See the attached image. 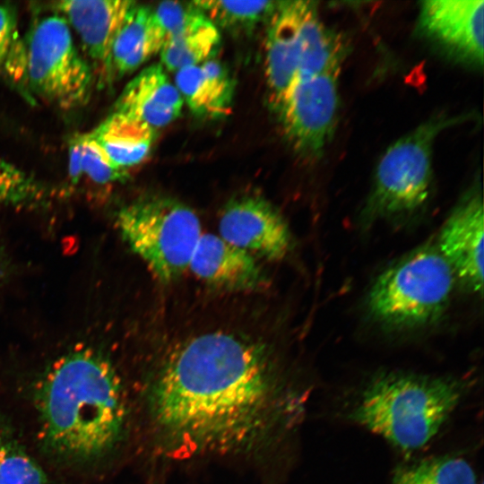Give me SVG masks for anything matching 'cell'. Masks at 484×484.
<instances>
[{"mask_svg": "<svg viewBox=\"0 0 484 484\" xmlns=\"http://www.w3.org/2000/svg\"><path fill=\"white\" fill-rule=\"evenodd\" d=\"M283 403L266 349L226 331L179 344L150 392L154 427L177 456L248 451L271 434Z\"/></svg>", "mask_w": 484, "mask_h": 484, "instance_id": "cell-1", "label": "cell"}, {"mask_svg": "<svg viewBox=\"0 0 484 484\" xmlns=\"http://www.w3.org/2000/svg\"><path fill=\"white\" fill-rule=\"evenodd\" d=\"M39 435L62 462L91 464L120 443L127 407L120 377L101 351L75 347L55 359L35 387Z\"/></svg>", "mask_w": 484, "mask_h": 484, "instance_id": "cell-2", "label": "cell"}, {"mask_svg": "<svg viewBox=\"0 0 484 484\" xmlns=\"http://www.w3.org/2000/svg\"><path fill=\"white\" fill-rule=\"evenodd\" d=\"M466 393L456 378L385 372L365 385L349 418L397 448L414 451L437 435Z\"/></svg>", "mask_w": 484, "mask_h": 484, "instance_id": "cell-3", "label": "cell"}, {"mask_svg": "<svg viewBox=\"0 0 484 484\" xmlns=\"http://www.w3.org/2000/svg\"><path fill=\"white\" fill-rule=\"evenodd\" d=\"M454 280L437 246L425 245L378 275L367 295V309L375 321L390 329L431 325L448 307Z\"/></svg>", "mask_w": 484, "mask_h": 484, "instance_id": "cell-4", "label": "cell"}, {"mask_svg": "<svg viewBox=\"0 0 484 484\" xmlns=\"http://www.w3.org/2000/svg\"><path fill=\"white\" fill-rule=\"evenodd\" d=\"M463 120L434 116L385 151L365 206L367 220L404 219L427 204L432 190L434 143L444 130Z\"/></svg>", "mask_w": 484, "mask_h": 484, "instance_id": "cell-5", "label": "cell"}, {"mask_svg": "<svg viewBox=\"0 0 484 484\" xmlns=\"http://www.w3.org/2000/svg\"><path fill=\"white\" fill-rule=\"evenodd\" d=\"M116 222L132 251L166 283L176 281L189 268L202 236L194 212L164 196L146 197L125 205L118 211Z\"/></svg>", "mask_w": 484, "mask_h": 484, "instance_id": "cell-6", "label": "cell"}, {"mask_svg": "<svg viewBox=\"0 0 484 484\" xmlns=\"http://www.w3.org/2000/svg\"><path fill=\"white\" fill-rule=\"evenodd\" d=\"M25 47L29 91L64 110L89 101L94 74L77 50L64 17L54 13L39 19L30 29Z\"/></svg>", "mask_w": 484, "mask_h": 484, "instance_id": "cell-7", "label": "cell"}, {"mask_svg": "<svg viewBox=\"0 0 484 484\" xmlns=\"http://www.w3.org/2000/svg\"><path fill=\"white\" fill-rule=\"evenodd\" d=\"M340 72L295 78L276 111L292 147L306 158H319L333 135Z\"/></svg>", "mask_w": 484, "mask_h": 484, "instance_id": "cell-8", "label": "cell"}, {"mask_svg": "<svg viewBox=\"0 0 484 484\" xmlns=\"http://www.w3.org/2000/svg\"><path fill=\"white\" fill-rule=\"evenodd\" d=\"M318 7L312 1H281L268 19L264 70L269 102L277 111L295 80L309 24Z\"/></svg>", "mask_w": 484, "mask_h": 484, "instance_id": "cell-9", "label": "cell"}, {"mask_svg": "<svg viewBox=\"0 0 484 484\" xmlns=\"http://www.w3.org/2000/svg\"><path fill=\"white\" fill-rule=\"evenodd\" d=\"M484 2L428 0L420 4L419 30L455 61L483 65Z\"/></svg>", "mask_w": 484, "mask_h": 484, "instance_id": "cell-10", "label": "cell"}, {"mask_svg": "<svg viewBox=\"0 0 484 484\" xmlns=\"http://www.w3.org/2000/svg\"><path fill=\"white\" fill-rule=\"evenodd\" d=\"M220 237L228 243L268 260L283 258L290 248L287 223L276 208L259 195L230 200L219 221Z\"/></svg>", "mask_w": 484, "mask_h": 484, "instance_id": "cell-11", "label": "cell"}, {"mask_svg": "<svg viewBox=\"0 0 484 484\" xmlns=\"http://www.w3.org/2000/svg\"><path fill=\"white\" fill-rule=\"evenodd\" d=\"M134 4L127 0H73L55 2L50 7L78 34L99 83L112 80V47Z\"/></svg>", "mask_w": 484, "mask_h": 484, "instance_id": "cell-12", "label": "cell"}, {"mask_svg": "<svg viewBox=\"0 0 484 484\" xmlns=\"http://www.w3.org/2000/svg\"><path fill=\"white\" fill-rule=\"evenodd\" d=\"M483 202L475 187L462 199L443 226L437 248L471 290L483 289Z\"/></svg>", "mask_w": 484, "mask_h": 484, "instance_id": "cell-13", "label": "cell"}, {"mask_svg": "<svg viewBox=\"0 0 484 484\" xmlns=\"http://www.w3.org/2000/svg\"><path fill=\"white\" fill-rule=\"evenodd\" d=\"M188 269L205 283L225 290H255L265 283L254 255L214 234H202Z\"/></svg>", "mask_w": 484, "mask_h": 484, "instance_id": "cell-14", "label": "cell"}, {"mask_svg": "<svg viewBox=\"0 0 484 484\" xmlns=\"http://www.w3.org/2000/svg\"><path fill=\"white\" fill-rule=\"evenodd\" d=\"M183 103L163 66L155 64L143 68L126 84L113 111L156 129L174 121L180 115Z\"/></svg>", "mask_w": 484, "mask_h": 484, "instance_id": "cell-15", "label": "cell"}, {"mask_svg": "<svg viewBox=\"0 0 484 484\" xmlns=\"http://www.w3.org/2000/svg\"><path fill=\"white\" fill-rule=\"evenodd\" d=\"M176 87L183 101L198 117H220L230 108L233 79L224 65L215 59L178 70Z\"/></svg>", "mask_w": 484, "mask_h": 484, "instance_id": "cell-16", "label": "cell"}, {"mask_svg": "<svg viewBox=\"0 0 484 484\" xmlns=\"http://www.w3.org/2000/svg\"><path fill=\"white\" fill-rule=\"evenodd\" d=\"M164 44L165 38L155 20L153 10L135 3L112 47L111 79L134 72L160 52Z\"/></svg>", "mask_w": 484, "mask_h": 484, "instance_id": "cell-17", "label": "cell"}, {"mask_svg": "<svg viewBox=\"0 0 484 484\" xmlns=\"http://www.w3.org/2000/svg\"><path fill=\"white\" fill-rule=\"evenodd\" d=\"M88 134L116 168L127 172L150 153L155 129L134 117L113 111Z\"/></svg>", "mask_w": 484, "mask_h": 484, "instance_id": "cell-18", "label": "cell"}, {"mask_svg": "<svg viewBox=\"0 0 484 484\" xmlns=\"http://www.w3.org/2000/svg\"><path fill=\"white\" fill-rule=\"evenodd\" d=\"M220 43L219 29L193 4L184 23L160 52L162 66L169 71L177 72L200 65L211 59Z\"/></svg>", "mask_w": 484, "mask_h": 484, "instance_id": "cell-19", "label": "cell"}, {"mask_svg": "<svg viewBox=\"0 0 484 484\" xmlns=\"http://www.w3.org/2000/svg\"><path fill=\"white\" fill-rule=\"evenodd\" d=\"M391 484H477V478L465 459L442 455L398 466Z\"/></svg>", "mask_w": 484, "mask_h": 484, "instance_id": "cell-20", "label": "cell"}, {"mask_svg": "<svg viewBox=\"0 0 484 484\" xmlns=\"http://www.w3.org/2000/svg\"><path fill=\"white\" fill-rule=\"evenodd\" d=\"M69 177L73 183L86 176L99 185L114 183L127 172L116 168L89 134H77L69 143Z\"/></svg>", "mask_w": 484, "mask_h": 484, "instance_id": "cell-21", "label": "cell"}, {"mask_svg": "<svg viewBox=\"0 0 484 484\" xmlns=\"http://www.w3.org/2000/svg\"><path fill=\"white\" fill-rule=\"evenodd\" d=\"M275 1H194L193 4L217 27L250 30L270 18Z\"/></svg>", "mask_w": 484, "mask_h": 484, "instance_id": "cell-22", "label": "cell"}, {"mask_svg": "<svg viewBox=\"0 0 484 484\" xmlns=\"http://www.w3.org/2000/svg\"><path fill=\"white\" fill-rule=\"evenodd\" d=\"M0 75L27 89L25 40L19 33L15 9L3 4H0Z\"/></svg>", "mask_w": 484, "mask_h": 484, "instance_id": "cell-23", "label": "cell"}, {"mask_svg": "<svg viewBox=\"0 0 484 484\" xmlns=\"http://www.w3.org/2000/svg\"><path fill=\"white\" fill-rule=\"evenodd\" d=\"M46 483V474L37 461L0 427V484Z\"/></svg>", "mask_w": 484, "mask_h": 484, "instance_id": "cell-24", "label": "cell"}, {"mask_svg": "<svg viewBox=\"0 0 484 484\" xmlns=\"http://www.w3.org/2000/svg\"><path fill=\"white\" fill-rule=\"evenodd\" d=\"M42 194L34 178L0 157V205H28L39 201Z\"/></svg>", "mask_w": 484, "mask_h": 484, "instance_id": "cell-25", "label": "cell"}, {"mask_svg": "<svg viewBox=\"0 0 484 484\" xmlns=\"http://www.w3.org/2000/svg\"><path fill=\"white\" fill-rule=\"evenodd\" d=\"M192 8V3L165 1L152 9L155 20L165 38V43L181 27Z\"/></svg>", "mask_w": 484, "mask_h": 484, "instance_id": "cell-26", "label": "cell"}, {"mask_svg": "<svg viewBox=\"0 0 484 484\" xmlns=\"http://www.w3.org/2000/svg\"><path fill=\"white\" fill-rule=\"evenodd\" d=\"M4 274V257L0 248V280Z\"/></svg>", "mask_w": 484, "mask_h": 484, "instance_id": "cell-27", "label": "cell"}]
</instances>
